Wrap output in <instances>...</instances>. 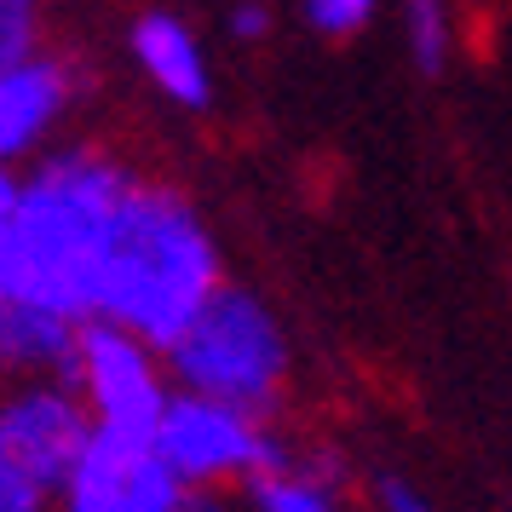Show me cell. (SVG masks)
Wrapping results in <instances>:
<instances>
[{"mask_svg":"<svg viewBox=\"0 0 512 512\" xmlns=\"http://www.w3.org/2000/svg\"><path fill=\"white\" fill-rule=\"evenodd\" d=\"M305 24L328 35V41H351L357 29L374 24V12H380V0H300Z\"/></svg>","mask_w":512,"mask_h":512,"instance_id":"obj_14","label":"cell"},{"mask_svg":"<svg viewBox=\"0 0 512 512\" xmlns=\"http://www.w3.org/2000/svg\"><path fill=\"white\" fill-rule=\"evenodd\" d=\"M403 35L420 70H443L455 47V0H403Z\"/></svg>","mask_w":512,"mask_h":512,"instance_id":"obj_12","label":"cell"},{"mask_svg":"<svg viewBox=\"0 0 512 512\" xmlns=\"http://www.w3.org/2000/svg\"><path fill=\"white\" fill-rule=\"evenodd\" d=\"M167 369H173V386L185 392L271 415L288 386V334L265 300L219 282V294L167 340Z\"/></svg>","mask_w":512,"mask_h":512,"instance_id":"obj_3","label":"cell"},{"mask_svg":"<svg viewBox=\"0 0 512 512\" xmlns=\"http://www.w3.org/2000/svg\"><path fill=\"white\" fill-rule=\"evenodd\" d=\"M41 52V0H0V70Z\"/></svg>","mask_w":512,"mask_h":512,"instance_id":"obj_13","label":"cell"},{"mask_svg":"<svg viewBox=\"0 0 512 512\" xmlns=\"http://www.w3.org/2000/svg\"><path fill=\"white\" fill-rule=\"evenodd\" d=\"M374 512H438V507L403 478H374Z\"/></svg>","mask_w":512,"mask_h":512,"instance_id":"obj_15","label":"cell"},{"mask_svg":"<svg viewBox=\"0 0 512 512\" xmlns=\"http://www.w3.org/2000/svg\"><path fill=\"white\" fill-rule=\"evenodd\" d=\"M190 489L196 484H185L156 449H139L133 466H127V478H121V489H116V512H185Z\"/></svg>","mask_w":512,"mask_h":512,"instance_id":"obj_11","label":"cell"},{"mask_svg":"<svg viewBox=\"0 0 512 512\" xmlns=\"http://www.w3.org/2000/svg\"><path fill=\"white\" fill-rule=\"evenodd\" d=\"M150 449H156L185 484L236 489V495H242L248 478H259V472L282 455V443H277V432L265 426V415L242 409V403H225V397L185 392V386H173L162 420H156Z\"/></svg>","mask_w":512,"mask_h":512,"instance_id":"obj_6","label":"cell"},{"mask_svg":"<svg viewBox=\"0 0 512 512\" xmlns=\"http://www.w3.org/2000/svg\"><path fill=\"white\" fill-rule=\"evenodd\" d=\"M127 47H133V64L139 75L167 98V104H179V110H208L213 98V64L202 41H196V29L185 18H173V12H144L133 35H127Z\"/></svg>","mask_w":512,"mask_h":512,"instance_id":"obj_8","label":"cell"},{"mask_svg":"<svg viewBox=\"0 0 512 512\" xmlns=\"http://www.w3.org/2000/svg\"><path fill=\"white\" fill-rule=\"evenodd\" d=\"M127 167L98 144H64L18 173L12 196V282L6 294L52 305L75 323L93 317V265L104 219L127 190Z\"/></svg>","mask_w":512,"mask_h":512,"instance_id":"obj_2","label":"cell"},{"mask_svg":"<svg viewBox=\"0 0 512 512\" xmlns=\"http://www.w3.org/2000/svg\"><path fill=\"white\" fill-rule=\"evenodd\" d=\"M185 512H248V507H242L236 489H190Z\"/></svg>","mask_w":512,"mask_h":512,"instance_id":"obj_17","label":"cell"},{"mask_svg":"<svg viewBox=\"0 0 512 512\" xmlns=\"http://www.w3.org/2000/svg\"><path fill=\"white\" fill-rule=\"evenodd\" d=\"M271 29H277V18H271V6H265V0H242V6L231 12V35H236V41H265Z\"/></svg>","mask_w":512,"mask_h":512,"instance_id":"obj_16","label":"cell"},{"mask_svg":"<svg viewBox=\"0 0 512 512\" xmlns=\"http://www.w3.org/2000/svg\"><path fill=\"white\" fill-rule=\"evenodd\" d=\"M64 380L87 403L98 432H110L121 443H139V449H150L156 420H162L167 397H173L167 351L156 340L133 334V328L110 323V317H87L75 328Z\"/></svg>","mask_w":512,"mask_h":512,"instance_id":"obj_5","label":"cell"},{"mask_svg":"<svg viewBox=\"0 0 512 512\" xmlns=\"http://www.w3.org/2000/svg\"><path fill=\"white\" fill-rule=\"evenodd\" d=\"M248 512H346V466L334 455H288L242 484Z\"/></svg>","mask_w":512,"mask_h":512,"instance_id":"obj_9","label":"cell"},{"mask_svg":"<svg viewBox=\"0 0 512 512\" xmlns=\"http://www.w3.org/2000/svg\"><path fill=\"white\" fill-rule=\"evenodd\" d=\"M219 282L225 265L202 213L173 185L133 173L98 236L93 317H110L167 351V340L219 294Z\"/></svg>","mask_w":512,"mask_h":512,"instance_id":"obj_1","label":"cell"},{"mask_svg":"<svg viewBox=\"0 0 512 512\" xmlns=\"http://www.w3.org/2000/svg\"><path fill=\"white\" fill-rule=\"evenodd\" d=\"M58 512H64V507H58Z\"/></svg>","mask_w":512,"mask_h":512,"instance_id":"obj_18","label":"cell"},{"mask_svg":"<svg viewBox=\"0 0 512 512\" xmlns=\"http://www.w3.org/2000/svg\"><path fill=\"white\" fill-rule=\"evenodd\" d=\"M93 438V415L64 374H29L0 392V512H58Z\"/></svg>","mask_w":512,"mask_h":512,"instance_id":"obj_4","label":"cell"},{"mask_svg":"<svg viewBox=\"0 0 512 512\" xmlns=\"http://www.w3.org/2000/svg\"><path fill=\"white\" fill-rule=\"evenodd\" d=\"M75 104V70L52 52H35L24 64L0 70V162L18 167L41 156L52 127L70 116Z\"/></svg>","mask_w":512,"mask_h":512,"instance_id":"obj_7","label":"cell"},{"mask_svg":"<svg viewBox=\"0 0 512 512\" xmlns=\"http://www.w3.org/2000/svg\"><path fill=\"white\" fill-rule=\"evenodd\" d=\"M75 317L52 311V305L0 294V374L29 380V374H64L75 346Z\"/></svg>","mask_w":512,"mask_h":512,"instance_id":"obj_10","label":"cell"}]
</instances>
